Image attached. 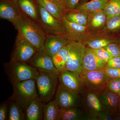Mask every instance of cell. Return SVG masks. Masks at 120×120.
<instances>
[{"label": "cell", "instance_id": "1", "mask_svg": "<svg viewBox=\"0 0 120 120\" xmlns=\"http://www.w3.org/2000/svg\"><path fill=\"white\" fill-rule=\"evenodd\" d=\"M14 26L18 34L34 46L38 51L44 50L46 34L38 23L22 13Z\"/></svg>", "mask_w": 120, "mask_h": 120}, {"label": "cell", "instance_id": "2", "mask_svg": "<svg viewBox=\"0 0 120 120\" xmlns=\"http://www.w3.org/2000/svg\"><path fill=\"white\" fill-rule=\"evenodd\" d=\"M5 72L13 86L20 82L37 79L38 71L26 62L10 61L4 64Z\"/></svg>", "mask_w": 120, "mask_h": 120}, {"label": "cell", "instance_id": "3", "mask_svg": "<svg viewBox=\"0 0 120 120\" xmlns=\"http://www.w3.org/2000/svg\"><path fill=\"white\" fill-rule=\"evenodd\" d=\"M13 94L9 101L17 103L24 111L33 100L39 98L35 79L20 82L13 86Z\"/></svg>", "mask_w": 120, "mask_h": 120}, {"label": "cell", "instance_id": "4", "mask_svg": "<svg viewBox=\"0 0 120 120\" xmlns=\"http://www.w3.org/2000/svg\"><path fill=\"white\" fill-rule=\"evenodd\" d=\"M38 71V75L35 80L39 97L43 102H48L55 94L58 75Z\"/></svg>", "mask_w": 120, "mask_h": 120}, {"label": "cell", "instance_id": "5", "mask_svg": "<svg viewBox=\"0 0 120 120\" xmlns=\"http://www.w3.org/2000/svg\"><path fill=\"white\" fill-rule=\"evenodd\" d=\"M80 75L84 89L98 95L107 89L111 79L103 71H91Z\"/></svg>", "mask_w": 120, "mask_h": 120}, {"label": "cell", "instance_id": "6", "mask_svg": "<svg viewBox=\"0 0 120 120\" xmlns=\"http://www.w3.org/2000/svg\"><path fill=\"white\" fill-rule=\"evenodd\" d=\"M38 23L46 35H65L64 26L60 20L52 15L40 5H38Z\"/></svg>", "mask_w": 120, "mask_h": 120}, {"label": "cell", "instance_id": "7", "mask_svg": "<svg viewBox=\"0 0 120 120\" xmlns=\"http://www.w3.org/2000/svg\"><path fill=\"white\" fill-rule=\"evenodd\" d=\"M86 46L83 42H70L67 62V70L80 75L84 51Z\"/></svg>", "mask_w": 120, "mask_h": 120}, {"label": "cell", "instance_id": "8", "mask_svg": "<svg viewBox=\"0 0 120 120\" xmlns=\"http://www.w3.org/2000/svg\"><path fill=\"white\" fill-rule=\"evenodd\" d=\"M82 108L84 113L88 120H98L97 116L100 112H105L104 107L98 96L94 92L87 90H83L82 94Z\"/></svg>", "mask_w": 120, "mask_h": 120}, {"label": "cell", "instance_id": "9", "mask_svg": "<svg viewBox=\"0 0 120 120\" xmlns=\"http://www.w3.org/2000/svg\"><path fill=\"white\" fill-rule=\"evenodd\" d=\"M38 51L34 46L18 34L10 60L27 62Z\"/></svg>", "mask_w": 120, "mask_h": 120}, {"label": "cell", "instance_id": "10", "mask_svg": "<svg viewBox=\"0 0 120 120\" xmlns=\"http://www.w3.org/2000/svg\"><path fill=\"white\" fill-rule=\"evenodd\" d=\"M54 100L60 108L82 107V94L67 90L59 84Z\"/></svg>", "mask_w": 120, "mask_h": 120}, {"label": "cell", "instance_id": "11", "mask_svg": "<svg viewBox=\"0 0 120 120\" xmlns=\"http://www.w3.org/2000/svg\"><path fill=\"white\" fill-rule=\"evenodd\" d=\"M58 80L60 85L71 91L81 94L84 90L82 79L78 73L66 70L60 72Z\"/></svg>", "mask_w": 120, "mask_h": 120}, {"label": "cell", "instance_id": "12", "mask_svg": "<svg viewBox=\"0 0 120 120\" xmlns=\"http://www.w3.org/2000/svg\"><path fill=\"white\" fill-rule=\"evenodd\" d=\"M65 29V37L70 42L84 43L87 41V26L70 22L64 16L60 19Z\"/></svg>", "mask_w": 120, "mask_h": 120}, {"label": "cell", "instance_id": "13", "mask_svg": "<svg viewBox=\"0 0 120 120\" xmlns=\"http://www.w3.org/2000/svg\"><path fill=\"white\" fill-rule=\"evenodd\" d=\"M26 62L39 71L58 75L60 72L54 66L52 57L44 50L38 51L32 58Z\"/></svg>", "mask_w": 120, "mask_h": 120}, {"label": "cell", "instance_id": "14", "mask_svg": "<svg viewBox=\"0 0 120 120\" xmlns=\"http://www.w3.org/2000/svg\"><path fill=\"white\" fill-rule=\"evenodd\" d=\"M22 14L16 0H4L0 4V18L14 26Z\"/></svg>", "mask_w": 120, "mask_h": 120}, {"label": "cell", "instance_id": "15", "mask_svg": "<svg viewBox=\"0 0 120 120\" xmlns=\"http://www.w3.org/2000/svg\"><path fill=\"white\" fill-rule=\"evenodd\" d=\"M106 64L98 58L94 49L86 47L80 75L91 71H103Z\"/></svg>", "mask_w": 120, "mask_h": 120}, {"label": "cell", "instance_id": "16", "mask_svg": "<svg viewBox=\"0 0 120 120\" xmlns=\"http://www.w3.org/2000/svg\"><path fill=\"white\" fill-rule=\"evenodd\" d=\"M69 43V41L64 35H46L44 50L52 57Z\"/></svg>", "mask_w": 120, "mask_h": 120}, {"label": "cell", "instance_id": "17", "mask_svg": "<svg viewBox=\"0 0 120 120\" xmlns=\"http://www.w3.org/2000/svg\"><path fill=\"white\" fill-rule=\"evenodd\" d=\"M98 96L104 107L105 112L113 116L116 113L120 96L107 89Z\"/></svg>", "mask_w": 120, "mask_h": 120}, {"label": "cell", "instance_id": "18", "mask_svg": "<svg viewBox=\"0 0 120 120\" xmlns=\"http://www.w3.org/2000/svg\"><path fill=\"white\" fill-rule=\"evenodd\" d=\"M43 103L39 98L31 102L25 111L26 120H43L45 106Z\"/></svg>", "mask_w": 120, "mask_h": 120}, {"label": "cell", "instance_id": "19", "mask_svg": "<svg viewBox=\"0 0 120 120\" xmlns=\"http://www.w3.org/2000/svg\"><path fill=\"white\" fill-rule=\"evenodd\" d=\"M38 4L40 5L52 15L60 20L65 14V6L54 0H36Z\"/></svg>", "mask_w": 120, "mask_h": 120}, {"label": "cell", "instance_id": "20", "mask_svg": "<svg viewBox=\"0 0 120 120\" xmlns=\"http://www.w3.org/2000/svg\"><path fill=\"white\" fill-rule=\"evenodd\" d=\"M16 1L23 14L38 23V5L36 7L32 0H17Z\"/></svg>", "mask_w": 120, "mask_h": 120}, {"label": "cell", "instance_id": "21", "mask_svg": "<svg viewBox=\"0 0 120 120\" xmlns=\"http://www.w3.org/2000/svg\"><path fill=\"white\" fill-rule=\"evenodd\" d=\"M107 20V15L103 10L89 13L87 27L90 30L98 29L105 26Z\"/></svg>", "mask_w": 120, "mask_h": 120}, {"label": "cell", "instance_id": "22", "mask_svg": "<svg viewBox=\"0 0 120 120\" xmlns=\"http://www.w3.org/2000/svg\"><path fill=\"white\" fill-rule=\"evenodd\" d=\"M109 0H90L81 4L74 10L88 13L103 11L105 4Z\"/></svg>", "mask_w": 120, "mask_h": 120}, {"label": "cell", "instance_id": "23", "mask_svg": "<svg viewBox=\"0 0 120 120\" xmlns=\"http://www.w3.org/2000/svg\"><path fill=\"white\" fill-rule=\"evenodd\" d=\"M68 50V45L60 49L52 57L54 66L60 72L67 70Z\"/></svg>", "mask_w": 120, "mask_h": 120}, {"label": "cell", "instance_id": "24", "mask_svg": "<svg viewBox=\"0 0 120 120\" xmlns=\"http://www.w3.org/2000/svg\"><path fill=\"white\" fill-rule=\"evenodd\" d=\"M65 14V18L70 22L87 26L88 24L89 13L73 10L68 11Z\"/></svg>", "mask_w": 120, "mask_h": 120}, {"label": "cell", "instance_id": "25", "mask_svg": "<svg viewBox=\"0 0 120 120\" xmlns=\"http://www.w3.org/2000/svg\"><path fill=\"white\" fill-rule=\"evenodd\" d=\"M83 112L79 107L60 108L58 120H81Z\"/></svg>", "mask_w": 120, "mask_h": 120}, {"label": "cell", "instance_id": "26", "mask_svg": "<svg viewBox=\"0 0 120 120\" xmlns=\"http://www.w3.org/2000/svg\"><path fill=\"white\" fill-rule=\"evenodd\" d=\"M60 107L55 100L50 101L44 107L43 120H58Z\"/></svg>", "mask_w": 120, "mask_h": 120}, {"label": "cell", "instance_id": "27", "mask_svg": "<svg viewBox=\"0 0 120 120\" xmlns=\"http://www.w3.org/2000/svg\"><path fill=\"white\" fill-rule=\"evenodd\" d=\"M8 106V120H26L25 111L17 103L10 101Z\"/></svg>", "mask_w": 120, "mask_h": 120}, {"label": "cell", "instance_id": "28", "mask_svg": "<svg viewBox=\"0 0 120 120\" xmlns=\"http://www.w3.org/2000/svg\"><path fill=\"white\" fill-rule=\"evenodd\" d=\"M120 41V40L118 39L101 38L90 39L84 43L87 47L92 49H96L106 47L110 43L119 42Z\"/></svg>", "mask_w": 120, "mask_h": 120}, {"label": "cell", "instance_id": "29", "mask_svg": "<svg viewBox=\"0 0 120 120\" xmlns=\"http://www.w3.org/2000/svg\"><path fill=\"white\" fill-rule=\"evenodd\" d=\"M103 11L107 20L120 15V0H109L105 4Z\"/></svg>", "mask_w": 120, "mask_h": 120}, {"label": "cell", "instance_id": "30", "mask_svg": "<svg viewBox=\"0 0 120 120\" xmlns=\"http://www.w3.org/2000/svg\"><path fill=\"white\" fill-rule=\"evenodd\" d=\"M104 29L109 32H120V15L107 20Z\"/></svg>", "mask_w": 120, "mask_h": 120}, {"label": "cell", "instance_id": "31", "mask_svg": "<svg viewBox=\"0 0 120 120\" xmlns=\"http://www.w3.org/2000/svg\"><path fill=\"white\" fill-rule=\"evenodd\" d=\"M107 89L120 97V78L111 79L110 80Z\"/></svg>", "mask_w": 120, "mask_h": 120}, {"label": "cell", "instance_id": "32", "mask_svg": "<svg viewBox=\"0 0 120 120\" xmlns=\"http://www.w3.org/2000/svg\"><path fill=\"white\" fill-rule=\"evenodd\" d=\"M119 43L120 42L110 43L105 47V49L109 53L112 58L120 56V47Z\"/></svg>", "mask_w": 120, "mask_h": 120}, {"label": "cell", "instance_id": "33", "mask_svg": "<svg viewBox=\"0 0 120 120\" xmlns=\"http://www.w3.org/2000/svg\"><path fill=\"white\" fill-rule=\"evenodd\" d=\"M94 50L98 58L104 62L107 63L109 59L112 58L109 53L105 47Z\"/></svg>", "mask_w": 120, "mask_h": 120}, {"label": "cell", "instance_id": "34", "mask_svg": "<svg viewBox=\"0 0 120 120\" xmlns=\"http://www.w3.org/2000/svg\"><path fill=\"white\" fill-rule=\"evenodd\" d=\"M8 101H7L1 103L0 106V120H7L8 119Z\"/></svg>", "mask_w": 120, "mask_h": 120}, {"label": "cell", "instance_id": "35", "mask_svg": "<svg viewBox=\"0 0 120 120\" xmlns=\"http://www.w3.org/2000/svg\"><path fill=\"white\" fill-rule=\"evenodd\" d=\"M103 71L111 79L120 78V68H113L105 67Z\"/></svg>", "mask_w": 120, "mask_h": 120}, {"label": "cell", "instance_id": "36", "mask_svg": "<svg viewBox=\"0 0 120 120\" xmlns=\"http://www.w3.org/2000/svg\"><path fill=\"white\" fill-rule=\"evenodd\" d=\"M105 67L113 68H120V56L110 58L106 63Z\"/></svg>", "mask_w": 120, "mask_h": 120}, {"label": "cell", "instance_id": "37", "mask_svg": "<svg viewBox=\"0 0 120 120\" xmlns=\"http://www.w3.org/2000/svg\"><path fill=\"white\" fill-rule=\"evenodd\" d=\"M98 120H113V116L107 112H101L98 114L97 116Z\"/></svg>", "mask_w": 120, "mask_h": 120}, {"label": "cell", "instance_id": "38", "mask_svg": "<svg viewBox=\"0 0 120 120\" xmlns=\"http://www.w3.org/2000/svg\"><path fill=\"white\" fill-rule=\"evenodd\" d=\"M79 0H68L66 10L68 11L73 10L76 7Z\"/></svg>", "mask_w": 120, "mask_h": 120}, {"label": "cell", "instance_id": "39", "mask_svg": "<svg viewBox=\"0 0 120 120\" xmlns=\"http://www.w3.org/2000/svg\"><path fill=\"white\" fill-rule=\"evenodd\" d=\"M56 1L57 2H59L60 4H61L63 5H64L66 8L67 6V2H68V0H54Z\"/></svg>", "mask_w": 120, "mask_h": 120}, {"label": "cell", "instance_id": "40", "mask_svg": "<svg viewBox=\"0 0 120 120\" xmlns=\"http://www.w3.org/2000/svg\"><path fill=\"white\" fill-rule=\"evenodd\" d=\"M116 113L120 114V100H119V103H118V107H117V112Z\"/></svg>", "mask_w": 120, "mask_h": 120}, {"label": "cell", "instance_id": "41", "mask_svg": "<svg viewBox=\"0 0 120 120\" xmlns=\"http://www.w3.org/2000/svg\"><path fill=\"white\" fill-rule=\"evenodd\" d=\"M90 0H83V3H84V2H87V1H90Z\"/></svg>", "mask_w": 120, "mask_h": 120}, {"label": "cell", "instance_id": "42", "mask_svg": "<svg viewBox=\"0 0 120 120\" xmlns=\"http://www.w3.org/2000/svg\"></svg>", "mask_w": 120, "mask_h": 120}, {"label": "cell", "instance_id": "43", "mask_svg": "<svg viewBox=\"0 0 120 120\" xmlns=\"http://www.w3.org/2000/svg\"></svg>", "mask_w": 120, "mask_h": 120}]
</instances>
